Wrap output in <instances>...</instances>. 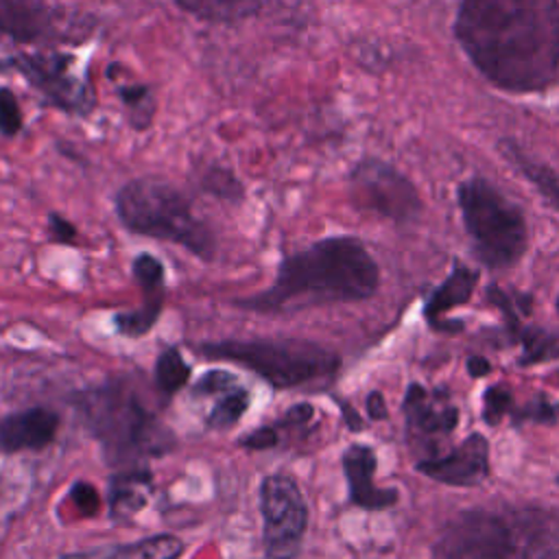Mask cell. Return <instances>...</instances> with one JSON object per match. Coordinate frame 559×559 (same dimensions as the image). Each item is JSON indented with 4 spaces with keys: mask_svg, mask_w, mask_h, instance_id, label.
I'll list each match as a JSON object with an SVG mask.
<instances>
[{
    "mask_svg": "<svg viewBox=\"0 0 559 559\" xmlns=\"http://www.w3.org/2000/svg\"><path fill=\"white\" fill-rule=\"evenodd\" d=\"M452 35L500 92L542 94L559 81V0H456Z\"/></svg>",
    "mask_w": 559,
    "mask_h": 559,
    "instance_id": "cell-1",
    "label": "cell"
},
{
    "mask_svg": "<svg viewBox=\"0 0 559 559\" xmlns=\"http://www.w3.org/2000/svg\"><path fill=\"white\" fill-rule=\"evenodd\" d=\"M380 284V269L367 247L354 236H328L286 255L275 282L251 297L238 299V308L253 312H295L321 304H347L369 299Z\"/></svg>",
    "mask_w": 559,
    "mask_h": 559,
    "instance_id": "cell-2",
    "label": "cell"
},
{
    "mask_svg": "<svg viewBox=\"0 0 559 559\" xmlns=\"http://www.w3.org/2000/svg\"><path fill=\"white\" fill-rule=\"evenodd\" d=\"M76 413L98 441L105 459L118 467H140L173 450L175 435L122 380H107L76 395Z\"/></svg>",
    "mask_w": 559,
    "mask_h": 559,
    "instance_id": "cell-3",
    "label": "cell"
},
{
    "mask_svg": "<svg viewBox=\"0 0 559 559\" xmlns=\"http://www.w3.org/2000/svg\"><path fill=\"white\" fill-rule=\"evenodd\" d=\"M555 535V520L542 509H472L441 528L432 559H533Z\"/></svg>",
    "mask_w": 559,
    "mask_h": 559,
    "instance_id": "cell-4",
    "label": "cell"
},
{
    "mask_svg": "<svg viewBox=\"0 0 559 559\" xmlns=\"http://www.w3.org/2000/svg\"><path fill=\"white\" fill-rule=\"evenodd\" d=\"M114 210L120 225L131 234L179 245L201 260L214 258V231L194 214L183 190L162 177L129 179L116 192Z\"/></svg>",
    "mask_w": 559,
    "mask_h": 559,
    "instance_id": "cell-5",
    "label": "cell"
},
{
    "mask_svg": "<svg viewBox=\"0 0 559 559\" xmlns=\"http://www.w3.org/2000/svg\"><path fill=\"white\" fill-rule=\"evenodd\" d=\"M197 352L205 358L236 362L273 389H295L332 378L341 365L332 349L301 338H223L201 343Z\"/></svg>",
    "mask_w": 559,
    "mask_h": 559,
    "instance_id": "cell-6",
    "label": "cell"
},
{
    "mask_svg": "<svg viewBox=\"0 0 559 559\" xmlns=\"http://www.w3.org/2000/svg\"><path fill=\"white\" fill-rule=\"evenodd\" d=\"M456 203L476 258L489 269L513 266L528 247L522 210L485 177H467L456 186Z\"/></svg>",
    "mask_w": 559,
    "mask_h": 559,
    "instance_id": "cell-7",
    "label": "cell"
},
{
    "mask_svg": "<svg viewBox=\"0 0 559 559\" xmlns=\"http://www.w3.org/2000/svg\"><path fill=\"white\" fill-rule=\"evenodd\" d=\"M349 197L356 207L393 223H411L421 212L417 186L391 162L365 155L349 170Z\"/></svg>",
    "mask_w": 559,
    "mask_h": 559,
    "instance_id": "cell-8",
    "label": "cell"
},
{
    "mask_svg": "<svg viewBox=\"0 0 559 559\" xmlns=\"http://www.w3.org/2000/svg\"><path fill=\"white\" fill-rule=\"evenodd\" d=\"M262 544L269 559H295L308 528V507L293 476L275 472L262 478L260 491Z\"/></svg>",
    "mask_w": 559,
    "mask_h": 559,
    "instance_id": "cell-9",
    "label": "cell"
},
{
    "mask_svg": "<svg viewBox=\"0 0 559 559\" xmlns=\"http://www.w3.org/2000/svg\"><path fill=\"white\" fill-rule=\"evenodd\" d=\"M4 66L17 70L48 105L66 114L87 116L96 107L94 90L87 79L76 72L74 55L55 50L22 52L0 63V68Z\"/></svg>",
    "mask_w": 559,
    "mask_h": 559,
    "instance_id": "cell-10",
    "label": "cell"
},
{
    "mask_svg": "<svg viewBox=\"0 0 559 559\" xmlns=\"http://www.w3.org/2000/svg\"><path fill=\"white\" fill-rule=\"evenodd\" d=\"M63 9L46 0H0V35L17 44L79 41Z\"/></svg>",
    "mask_w": 559,
    "mask_h": 559,
    "instance_id": "cell-11",
    "label": "cell"
},
{
    "mask_svg": "<svg viewBox=\"0 0 559 559\" xmlns=\"http://www.w3.org/2000/svg\"><path fill=\"white\" fill-rule=\"evenodd\" d=\"M417 472L443 485H480L489 474V443L483 435L472 432L448 454L417 461Z\"/></svg>",
    "mask_w": 559,
    "mask_h": 559,
    "instance_id": "cell-12",
    "label": "cell"
},
{
    "mask_svg": "<svg viewBox=\"0 0 559 559\" xmlns=\"http://www.w3.org/2000/svg\"><path fill=\"white\" fill-rule=\"evenodd\" d=\"M131 271H133V280L142 290V304L135 310L116 312L114 325L118 334L127 338H140L155 325L162 312L164 293H166V284H164L166 271H164V264L151 253H138L131 262Z\"/></svg>",
    "mask_w": 559,
    "mask_h": 559,
    "instance_id": "cell-13",
    "label": "cell"
},
{
    "mask_svg": "<svg viewBox=\"0 0 559 559\" xmlns=\"http://www.w3.org/2000/svg\"><path fill=\"white\" fill-rule=\"evenodd\" d=\"M404 417L408 437L421 445H435L459 424V408L448 395L430 393L421 384H411L404 397Z\"/></svg>",
    "mask_w": 559,
    "mask_h": 559,
    "instance_id": "cell-14",
    "label": "cell"
},
{
    "mask_svg": "<svg viewBox=\"0 0 559 559\" xmlns=\"http://www.w3.org/2000/svg\"><path fill=\"white\" fill-rule=\"evenodd\" d=\"M59 432V415L48 406H31L0 417V452L44 450Z\"/></svg>",
    "mask_w": 559,
    "mask_h": 559,
    "instance_id": "cell-15",
    "label": "cell"
},
{
    "mask_svg": "<svg viewBox=\"0 0 559 559\" xmlns=\"http://www.w3.org/2000/svg\"><path fill=\"white\" fill-rule=\"evenodd\" d=\"M341 463H343V472L347 478L352 504L367 509V511H378V509H389L400 500V493L395 489L378 487L373 483L378 459H376V452L371 445L352 443L343 452Z\"/></svg>",
    "mask_w": 559,
    "mask_h": 559,
    "instance_id": "cell-16",
    "label": "cell"
},
{
    "mask_svg": "<svg viewBox=\"0 0 559 559\" xmlns=\"http://www.w3.org/2000/svg\"><path fill=\"white\" fill-rule=\"evenodd\" d=\"M183 542L170 533H157L127 544L63 552L57 559H179Z\"/></svg>",
    "mask_w": 559,
    "mask_h": 559,
    "instance_id": "cell-17",
    "label": "cell"
},
{
    "mask_svg": "<svg viewBox=\"0 0 559 559\" xmlns=\"http://www.w3.org/2000/svg\"><path fill=\"white\" fill-rule=\"evenodd\" d=\"M498 151L552 207L559 210V166L537 159L513 138H500Z\"/></svg>",
    "mask_w": 559,
    "mask_h": 559,
    "instance_id": "cell-18",
    "label": "cell"
},
{
    "mask_svg": "<svg viewBox=\"0 0 559 559\" xmlns=\"http://www.w3.org/2000/svg\"><path fill=\"white\" fill-rule=\"evenodd\" d=\"M153 474L148 467H124L109 483L111 518H129L146 507Z\"/></svg>",
    "mask_w": 559,
    "mask_h": 559,
    "instance_id": "cell-19",
    "label": "cell"
},
{
    "mask_svg": "<svg viewBox=\"0 0 559 559\" xmlns=\"http://www.w3.org/2000/svg\"><path fill=\"white\" fill-rule=\"evenodd\" d=\"M478 282V271L456 264L452 273L441 282V286L432 293V297L426 304V319L432 328H448L443 321V314L469 299Z\"/></svg>",
    "mask_w": 559,
    "mask_h": 559,
    "instance_id": "cell-20",
    "label": "cell"
},
{
    "mask_svg": "<svg viewBox=\"0 0 559 559\" xmlns=\"http://www.w3.org/2000/svg\"><path fill=\"white\" fill-rule=\"evenodd\" d=\"M205 400H210V408L203 415L205 426L212 430H229L245 417L251 404V393L240 382H234Z\"/></svg>",
    "mask_w": 559,
    "mask_h": 559,
    "instance_id": "cell-21",
    "label": "cell"
},
{
    "mask_svg": "<svg viewBox=\"0 0 559 559\" xmlns=\"http://www.w3.org/2000/svg\"><path fill=\"white\" fill-rule=\"evenodd\" d=\"M186 13L216 24H231L255 15L266 0H173Z\"/></svg>",
    "mask_w": 559,
    "mask_h": 559,
    "instance_id": "cell-22",
    "label": "cell"
},
{
    "mask_svg": "<svg viewBox=\"0 0 559 559\" xmlns=\"http://www.w3.org/2000/svg\"><path fill=\"white\" fill-rule=\"evenodd\" d=\"M116 92L122 103V111H124L129 127L135 131H146L153 124V118L157 111V103H155L151 85L122 83L116 87Z\"/></svg>",
    "mask_w": 559,
    "mask_h": 559,
    "instance_id": "cell-23",
    "label": "cell"
},
{
    "mask_svg": "<svg viewBox=\"0 0 559 559\" xmlns=\"http://www.w3.org/2000/svg\"><path fill=\"white\" fill-rule=\"evenodd\" d=\"M197 186L223 201H242L245 197V186L240 183V179L225 166L221 164H205L199 168L197 173Z\"/></svg>",
    "mask_w": 559,
    "mask_h": 559,
    "instance_id": "cell-24",
    "label": "cell"
},
{
    "mask_svg": "<svg viewBox=\"0 0 559 559\" xmlns=\"http://www.w3.org/2000/svg\"><path fill=\"white\" fill-rule=\"evenodd\" d=\"M190 380V365L183 360L179 349L166 347L155 360V384L159 393L175 395Z\"/></svg>",
    "mask_w": 559,
    "mask_h": 559,
    "instance_id": "cell-25",
    "label": "cell"
},
{
    "mask_svg": "<svg viewBox=\"0 0 559 559\" xmlns=\"http://www.w3.org/2000/svg\"><path fill=\"white\" fill-rule=\"evenodd\" d=\"M24 127V114L15 92L7 85H0V135L15 138Z\"/></svg>",
    "mask_w": 559,
    "mask_h": 559,
    "instance_id": "cell-26",
    "label": "cell"
},
{
    "mask_svg": "<svg viewBox=\"0 0 559 559\" xmlns=\"http://www.w3.org/2000/svg\"><path fill=\"white\" fill-rule=\"evenodd\" d=\"M485 406H483V419L487 424H498L502 415L513 413V395L504 386H491L485 391Z\"/></svg>",
    "mask_w": 559,
    "mask_h": 559,
    "instance_id": "cell-27",
    "label": "cell"
},
{
    "mask_svg": "<svg viewBox=\"0 0 559 559\" xmlns=\"http://www.w3.org/2000/svg\"><path fill=\"white\" fill-rule=\"evenodd\" d=\"M68 498L72 500L74 509L83 515V518H94L100 511V496L96 491V487L87 480H76L70 487Z\"/></svg>",
    "mask_w": 559,
    "mask_h": 559,
    "instance_id": "cell-28",
    "label": "cell"
},
{
    "mask_svg": "<svg viewBox=\"0 0 559 559\" xmlns=\"http://www.w3.org/2000/svg\"><path fill=\"white\" fill-rule=\"evenodd\" d=\"M234 382H238V378H236L231 371H227V369H210V371H205V373L194 382L192 395L205 400V397H210L212 393H216V391H221V389H225V386H229V384H234Z\"/></svg>",
    "mask_w": 559,
    "mask_h": 559,
    "instance_id": "cell-29",
    "label": "cell"
},
{
    "mask_svg": "<svg viewBox=\"0 0 559 559\" xmlns=\"http://www.w3.org/2000/svg\"><path fill=\"white\" fill-rule=\"evenodd\" d=\"M515 413V421H537V424H552L559 415V406L552 404L546 395L535 397L528 406L513 411Z\"/></svg>",
    "mask_w": 559,
    "mask_h": 559,
    "instance_id": "cell-30",
    "label": "cell"
},
{
    "mask_svg": "<svg viewBox=\"0 0 559 559\" xmlns=\"http://www.w3.org/2000/svg\"><path fill=\"white\" fill-rule=\"evenodd\" d=\"M48 236H50L55 242L74 245L76 238H79V231H76V227H74L68 218H63L61 214L50 212V214H48Z\"/></svg>",
    "mask_w": 559,
    "mask_h": 559,
    "instance_id": "cell-31",
    "label": "cell"
},
{
    "mask_svg": "<svg viewBox=\"0 0 559 559\" xmlns=\"http://www.w3.org/2000/svg\"><path fill=\"white\" fill-rule=\"evenodd\" d=\"M277 441H280V435L275 426H260L258 430L245 435L238 443L249 450H269V448H275Z\"/></svg>",
    "mask_w": 559,
    "mask_h": 559,
    "instance_id": "cell-32",
    "label": "cell"
},
{
    "mask_svg": "<svg viewBox=\"0 0 559 559\" xmlns=\"http://www.w3.org/2000/svg\"><path fill=\"white\" fill-rule=\"evenodd\" d=\"M312 415H314V406H310V404H295V406H290L286 411L282 421H286L290 426H306L312 419Z\"/></svg>",
    "mask_w": 559,
    "mask_h": 559,
    "instance_id": "cell-33",
    "label": "cell"
},
{
    "mask_svg": "<svg viewBox=\"0 0 559 559\" xmlns=\"http://www.w3.org/2000/svg\"><path fill=\"white\" fill-rule=\"evenodd\" d=\"M367 413H369V417H371V419H382V417L386 415L384 397H382L378 391L369 393V397H367Z\"/></svg>",
    "mask_w": 559,
    "mask_h": 559,
    "instance_id": "cell-34",
    "label": "cell"
},
{
    "mask_svg": "<svg viewBox=\"0 0 559 559\" xmlns=\"http://www.w3.org/2000/svg\"><path fill=\"white\" fill-rule=\"evenodd\" d=\"M489 369H491V365H489L485 358H480V356H474V358H469V362H467V371H469L474 378L485 376Z\"/></svg>",
    "mask_w": 559,
    "mask_h": 559,
    "instance_id": "cell-35",
    "label": "cell"
},
{
    "mask_svg": "<svg viewBox=\"0 0 559 559\" xmlns=\"http://www.w3.org/2000/svg\"><path fill=\"white\" fill-rule=\"evenodd\" d=\"M539 559H559V550H548V552H544Z\"/></svg>",
    "mask_w": 559,
    "mask_h": 559,
    "instance_id": "cell-36",
    "label": "cell"
},
{
    "mask_svg": "<svg viewBox=\"0 0 559 559\" xmlns=\"http://www.w3.org/2000/svg\"><path fill=\"white\" fill-rule=\"evenodd\" d=\"M557 312H559V297H557Z\"/></svg>",
    "mask_w": 559,
    "mask_h": 559,
    "instance_id": "cell-37",
    "label": "cell"
},
{
    "mask_svg": "<svg viewBox=\"0 0 559 559\" xmlns=\"http://www.w3.org/2000/svg\"><path fill=\"white\" fill-rule=\"evenodd\" d=\"M557 485H559V476H557Z\"/></svg>",
    "mask_w": 559,
    "mask_h": 559,
    "instance_id": "cell-38",
    "label": "cell"
}]
</instances>
